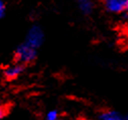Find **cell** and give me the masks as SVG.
Wrapping results in <instances>:
<instances>
[{
  "label": "cell",
  "mask_w": 128,
  "mask_h": 120,
  "mask_svg": "<svg viewBox=\"0 0 128 120\" xmlns=\"http://www.w3.org/2000/svg\"><path fill=\"white\" fill-rule=\"evenodd\" d=\"M44 42V32L39 26H33L28 32L26 43L30 46L38 49Z\"/></svg>",
  "instance_id": "7a4b0ae2"
},
{
  "label": "cell",
  "mask_w": 128,
  "mask_h": 120,
  "mask_svg": "<svg viewBox=\"0 0 128 120\" xmlns=\"http://www.w3.org/2000/svg\"><path fill=\"white\" fill-rule=\"evenodd\" d=\"M58 120H61V119H58Z\"/></svg>",
  "instance_id": "30bf717a"
},
{
  "label": "cell",
  "mask_w": 128,
  "mask_h": 120,
  "mask_svg": "<svg viewBox=\"0 0 128 120\" xmlns=\"http://www.w3.org/2000/svg\"><path fill=\"white\" fill-rule=\"evenodd\" d=\"M24 69V67L22 63L13 64V65H10L5 68L3 71V74L7 79H14L22 73Z\"/></svg>",
  "instance_id": "277c9868"
},
{
  "label": "cell",
  "mask_w": 128,
  "mask_h": 120,
  "mask_svg": "<svg viewBox=\"0 0 128 120\" xmlns=\"http://www.w3.org/2000/svg\"><path fill=\"white\" fill-rule=\"evenodd\" d=\"M15 58L20 63H30L37 57V49L30 46L26 42L18 46L14 52Z\"/></svg>",
  "instance_id": "6da1fadb"
},
{
  "label": "cell",
  "mask_w": 128,
  "mask_h": 120,
  "mask_svg": "<svg viewBox=\"0 0 128 120\" xmlns=\"http://www.w3.org/2000/svg\"><path fill=\"white\" fill-rule=\"evenodd\" d=\"M78 9L84 14H90L94 8V2L92 0H78L77 1Z\"/></svg>",
  "instance_id": "5b68a950"
},
{
  "label": "cell",
  "mask_w": 128,
  "mask_h": 120,
  "mask_svg": "<svg viewBox=\"0 0 128 120\" xmlns=\"http://www.w3.org/2000/svg\"><path fill=\"white\" fill-rule=\"evenodd\" d=\"M46 120H58V112L56 110L49 111L46 115Z\"/></svg>",
  "instance_id": "52a82bcc"
},
{
  "label": "cell",
  "mask_w": 128,
  "mask_h": 120,
  "mask_svg": "<svg viewBox=\"0 0 128 120\" xmlns=\"http://www.w3.org/2000/svg\"><path fill=\"white\" fill-rule=\"evenodd\" d=\"M127 0H105V7L112 13H119L126 10Z\"/></svg>",
  "instance_id": "3957f363"
},
{
  "label": "cell",
  "mask_w": 128,
  "mask_h": 120,
  "mask_svg": "<svg viewBox=\"0 0 128 120\" xmlns=\"http://www.w3.org/2000/svg\"><path fill=\"white\" fill-rule=\"evenodd\" d=\"M5 11H6L5 3L1 0V1H0V16H1V18H3V16L5 15Z\"/></svg>",
  "instance_id": "ba28073f"
},
{
  "label": "cell",
  "mask_w": 128,
  "mask_h": 120,
  "mask_svg": "<svg viewBox=\"0 0 128 120\" xmlns=\"http://www.w3.org/2000/svg\"><path fill=\"white\" fill-rule=\"evenodd\" d=\"M126 10H127V12H128V0H127V4H126Z\"/></svg>",
  "instance_id": "9c48e42d"
},
{
  "label": "cell",
  "mask_w": 128,
  "mask_h": 120,
  "mask_svg": "<svg viewBox=\"0 0 128 120\" xmlns=\"http://www.w3.org/2000/svg\"><path fill=\"white\" fill-rule=\"evenodd\" d=\"M100 120H125V116L116 111H106L100 115Z\"/></svg>",
  "instance_id": "8992f818"
}]
</instances>
